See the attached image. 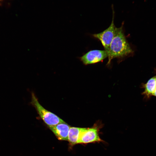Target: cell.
Returning a JSON list of instances; mask_svg holds the SVG:
<instances>
[{
  "label": "cell",
  "mask_w": 156,
  "mask_h": 156,
  "mask_svg": "<svg viewBox=\"0 0 156 156\" xmlns=\"http://www.w3.org/2000/svg\"><path fill=\"white\" fill-rule=\"evenodd\" d=\"M124 22L121 27H116L115 34L110 44L107 65L110 64L112 59L117 58L122 59L133 54V50L128 42L123 29Z\"/></svg>",
  "instance_id": "1"
},
{
  "label": "cell",
  "mask_w": 156,
  "mask_h": 156,
  "mask_svg": "<svg viewBox=\"0 0 156 156\" xmlns=\"http://www.w3.org/2000/svg\"><path fill=\"white\" fill-rule=\"evenodd\" d=\"M31 103L36 109L40 117L49 126H52L65 122L53 113L48 111L39 103L33 93L31 94Z\"/></svg>",
  "instance_id": "2"
},
{
  "label": "cell",
  "mask_w": 156,
  "mask_h": 156,
  "mask_svg": "<svg viewBox=\"0 0 156 156\" xmlns=\"http://www.w3.org/2000/svg\"><path fill=\"white\" fill-rule=\"evenodd\" d=\"M101 124L97 123L91 128H82L77 144L104 142L100 138L99 131L102 127Z\"/></svg>",
  "instance_id": "3"
},
{
  "label": "cell",
  "mask_w": 156,
  "mask_h": 156,
  "mask_svg": "<svg viewBox=\"0 0 156 156\" xmlns=\"http://www.w3.org/2000/svg\"><path fill=\"white\" fill-rule=\"evenodd\" d=\"M114 12H113L112 23L107 28L101 33L92 34L93 37L101 42L105 50L108 53V55L110 44L114 36L116 27L114 23Z\"/></svg>",
  "instance_id": "4"
},
{
  "label": "cell",
  "mask_w": 156,
  "mask_h": 156,
  "mask_svg": "<svg viewBox=\"0 0 156 156\" xmlns=\"http://www.w3.org/2000/svg\"><path fill=\"white\" fill-rule=\"evenodd\" d=\"M108 56L105 50L96 49L90 50L78 58L84 65H87L101 62Z\"/></svg>",
  "instance_id": "5"
},
{
  "label": "cell",
  "mask_w": 156,
  "mask_h": 156,
  "mask_svg": "<svg viewBox=\"0 0 156 156\" xmlns=\"http://www.w3.org/2000/svg\"><path fill=\"white\" fill-rule=\"evenodd\" d=\"M49 127L58 139L64 140H68V135L70 127L65 122L59 123L54 126H49Z\"/></svg>",
  "instance_id": "6"
},
{
  "label": "cell",
  "mask_w": 156,
  "mask_h": 156,
  "mask_svg": "<svg viewBox=\"0 0 156 156\" xmlns=\"http://www.w3.org/2000/svg\"><path fill=\"white\" fill-rule=\"evenodd\" d=\"M82 128L77 127H70L68 135V140L72 145L77 144Z\"/></svg>",
  "instance_id": "7"
},
{
  "label": "cell",
  "mask_w": 156,
  "mask_h": 156,
  "mask_svg": "<svg viewBox=\"0 0 156 156\" xmlns=\"http://www.w3.org/2000/svg\"><path fill=\"white\" fill-rule=\"evenodd\" d=\"M156 85V76L151 78L144 85L145 90L144 94L147 96L153 95Z\"/></svg>",
  "instance_id": "8"
},
{
  "label": "cell",
  "mask_w": 156,
  "mask_h": 156,
  "mask_svg": "<svg viewBox=\"0 0 156 156\" xmlns=\"http://www.w3.org/2000/svg\"><path fill=\"white\" fill-rule=\"evenodd\" d=\"M153 96H156V86H155V91L153 94Z\"/></svg>",
  "instance_id": "9"
},
{
  "label": "cell",
  "mask_w": 156,
  "mask_h": 156,
  "mask_svg": "<svg viewBox=\"0 0 156 156\" xmlns=\"http://www.w3.org/2000/svg\"><path fill=\"white\" fill-rule=\"evenodd\" d=\"M3 0H0V5H1V2Z\"/></svg>",
  "instance_id": "10"
}]
</instances>
